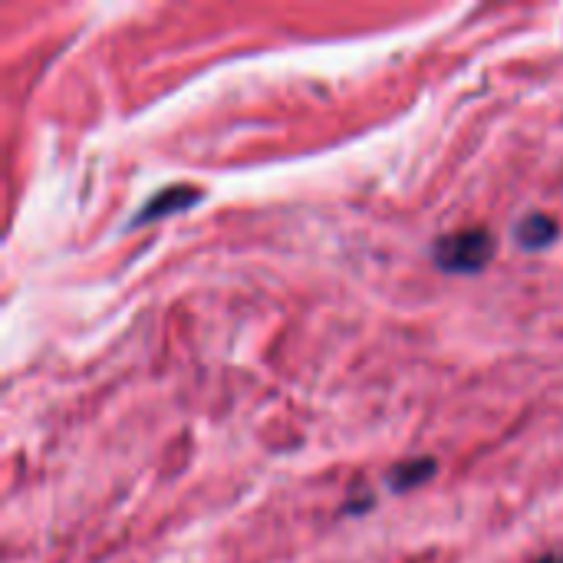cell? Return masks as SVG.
<instances>
[{
	"instance_id": "obj_1",
	"label": "cell",
	"mask_w": 563,
	"mask_h": 563,
	"mask_svg": "<svg viewBox=\"0 0 563 563\" xmlns=\"http://www.w3.org/2000/svg\"><path fill=\"white\" fill-rule=\"evenodd\" d=\"M432 257L449 274H478L495 257V238L485 228H465L442 234L432 244Z\"/></svg>"
},
{
	"instance_id": "obj_4",
	"label": "cell",
	"mask_w": 563,
	"mask_h": 563,
	"mask_svg": "<svg viewBox=\"0 0 563 563\" xmlns=\"http://www.w3.org/2000/svg\"><path fill=\"white\" fill-rule=\"evenodd\" d=\"M432 475H435V459H409V462H402V465H396L389 472V488L402 495V492H412V488L426 485Z\"/></svg>"
},
{
	"instance_id": "obj_5",
	"label": "cell",
	"mask_w": 563,
	"mask_h": 563,
	"mask_svg": "<svg viewBox=\"0 0 563 563\" xmlns=\"http://www.w3.org/2000/svg\"><path fill=\"white\" fill-rule=\"evenodd\" d=\"M534 563H563V554H548V558H541V561Z\"/></svg>"
},
{
	"instance_id": "obj_2",
	"label": "cell",
	"mask_w": 563,
	"mask_h": 563,
	"mask_svg": "<svg viewBox=\"0 0 563 563\" xmlns=\"http://www.w3.org/2000/svg\"><path fill=\"white\" fill-rule=\"evenodd\" d=\"M205 198V191L201 188H191V185H172V188H165V191H158L145 208H142V214L132 221L135 228H142V224H152V221H158V218H168V214H178V211H188L191 205H198Z\"/></svg>"
},
{
	"instance_id": "obj_3",
	"label": "cell",
	"mask_w": 563,
	"mask_h": 563,
	"mask_svg": "<svg viewBox=\"0 0 563 563\" xmlns=\"http://www.w3.org/2000/svg\"><path fill=\"white\" fill-rule=\"evenodd\" d=\"M558 238V221L544 211H531L515 224V241L525 251H544Z\"/></svg>"
}]
</instances>
